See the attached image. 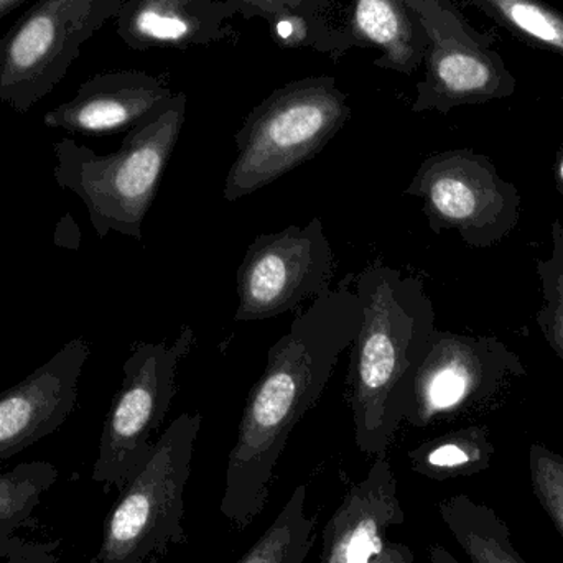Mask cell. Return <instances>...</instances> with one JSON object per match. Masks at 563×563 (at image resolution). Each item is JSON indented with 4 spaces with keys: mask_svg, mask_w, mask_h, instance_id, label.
Segmentation results:
<instances>
[{
    "mask_svg": "<svg viewBox=\"0 0 563 563\" xmlns=\"http://www.w3.org/2000/svg\"><path fill=\"white\" fill-rule=\"evenodd\" d=\"M346 282L298 311L288 333L271 347L266 369L247 396L220 505L234 528L246 529L266 508L291 430L320 400L338 360L360 331L363 308Z\"/></svg>",
    "mask_w": 563,
    "mask_h": 563,
    "instance_id": "6da1fadb",
    "label": "cell"
},
{
    "mask_svg": "<svg viewBox=\"0 0 563 563\" xmlns=\"http://www.w3.org/2000/svg\"><path fill=\"white\" fill-rule=\"evenodd\" d=\"M356 295L363 320L351 344L347 400L357 449L383 456L406 420L435 331L433 308L422 282L380 264L357 274Z\"/></svg>",
    "mask_w": 563,
    "mask_h": 563,
    "instance_id": "7a4b0ae2",
    "label": "cell"
},
{
    "mask_svg": "<svg viewBox=\"0 0 563 563\" xmlns=\"http://www.w3.org/2000/svg\"><path fill=\"white\" fill-rule=\"evenodd\" d=\"M187 104V95L177 92L162 114L125 132L112 154L98 155L69 137L53 144L56 184L85 203L101 240L114 231L142 241V224L177 147Z\"/></svg>",
    "mask_w": 563,
    "mask_h": 563,
    "instance_id": "3957f363",
    "label": "cell"
},
{
    "mask_svg": "<svg viewBox=\"0 0 563 563\" xmlns=\"http://www.w3.org/2000/svg\"><path fill=\"white\" fill-rule=\"evenodd\" d=\"M350 119V98L333 76H308L277 88L234 135L238 155L224 200L233 203L313 161Z\"/></svg>",
    "mask_w": 563,
    "mask_h": 563,
    "instance_id": "277c9868",
    "label": "cell"
},
{
    "mask_svg": "<svg viewBox=\"0 0 563 563\" xmlns=\"http://www.w3.org/2000/svg\"><path fill=\"white\" fill-rule=\"evenodd\" d=\"M201 413H180L154 443L147 462L119 493L101 548L88 563H147L168 545L185 544V489Z\"/></svg>",
    "mask_w": 563,
    "mask_h": 563,
    "instance_id": "5b68a950",
    "label": "cell"
},
{
    "mask_svg": "<svg viewBox=\"0 0 563 563\" xmlns=\"http://www.w3.org/2000/svg\"><path fill=\"white\" fill-rule=\"evenodd\" d=\"M124 0H36L0 38V104L25 114L65 78Z\"/></svg>",
    "mask_w": 563,
    "mask_h": 563,
    "instance_id": "8992f818",
    "label": "cell"
},
{
    "mask_svg": "<svg viewBox=\"0 0 563 563\" xmlns=\"http://www.w3.org/2000/svg\"><path fill=\"white\" fill-rule=\"evenodd\" d=\"M194 346L191 327L181 328L172 344H135L106 417L92 482L121 493L147 462L155 443L152 435L161 429L177 396L178 364Z\"/></svg>",
    "mask_w": 563,
    "mask_h": 563,
    "instance_id": "52a82bcc",
    "label": "cell"
},
{
    "mask_svg": "<svg viewBox=\"0 0 563 563\" xmlns=\"http://www.w3.org/2000/svg\"><path fill=\"white\" fill-rule=\"evenodd\" d=\"M429 35L426 76L417 82L413 112L440 111L479 104L511 96L515 76L493 49L495 35L479 33L450 0H406Z\"/></svg>",
    "mask_w": 563,
    "mask_h": 563,
    "instance_id": "ba28073f",
    "label": "cell"
},
{
    "mask_svg": "<svg viewBox=\"0 0 563 563\" xmlns=\"http://www.w3.org/2000/svg\"><path fill=\"white\" fill-rule=\"evenodd\" d=\"M334 254L323 223L288 227L261 234L247 247L238 269L234 321H263L295 310L301 301L330 290Z\"/></svg>",
    "mask_w": 563,
    "mask_h": 563,
    "instance_id": "9c48e42d",
    "label": "cell"
},
{
    "mask_svg": "<svg viewBox=\"0 0 563 563\" xmlns=\"http://www.w3.org/2000/svg\"><path fill=\"white\" fill-rule=\"evenodd\" d=\"M397 479L387 455L374 456L366 478L351 486L324 525L321 563H417L412 549L390 541L387 531L404 525Z\"/></svg>",
    "mask_w": 563,
    "mask_h": 563,
    "instance_id": "30bf717a",
    "label": "cell"
},
{
    "mask_svg": "<svg viewBox=\"0 0 563 563\" xmlns=\"http://www.w3.org/2000/svg\"><path fill=\"white\" fill-rule=\"evenodd\" d=\"M91 346L73 338L55 356L0 394V463L52 435L78 404L79 379Z\"/></svg>",
    "mask_w": 563,
    "mask_h": 563,
    "instance_id": "8fae6325",
    "label": "cell"
},
{
    "mask_svg": "<svg viewBox=\"0 0 563 563\" xmlns=\"http://www.w3.org/2000/svg\"><path fill=\"white\" fill-rule=\"evenodd\" d=\"M175 95L165 79L148 73H102L82 82L69 101L46 112L43 124L71 134L129 132L162 114Z\"/></svg>",
    "mask_w": 563,
    "mask_h": 563,
    "instance_id": "7c38bea8",
    "label": "cell"
},
{
    "mask_svg": "<svg viewBox=\"0 0 563 563\" xmlns=\"http://www.w3.org/2000/svg\"><path fill=\"white\" fill-rule=\"evenodd\" d=\"M234 15L233 0H124L115 32L134 52L188 49L227 38Z\"/></svg>",
    "mask_w": 563,
    "mask_h": 563,
    "instance_id": "4fadbf2b",
    "label": "cell"
},
{
    "mask_svg": "<svg viewBox=\"0 0 563 563\" xmlns=\"http://www.w3.org/2000/svg\"><path fill=\"white\" fill-rule=\"evenodd\" d=\"M353 48L379 52L374 65L412 76L426 59L429 35L406 0H353L346 29Z\"/></svg>",
    "mask_w": 563,
    "mask_h": 563,
    "instance_id": "5bb4252c",
    "label": "cell"
},
{
    "mask_svg": "<svg viewBox=\"0 0 563 563\" xmlns=\"http://www.w3.org/2000/svg\"><path fill=\"white\" fill-rule=\"evenodd\" d=\"M476 379L472 346L462 338L433 331L429 351L413 380L406 422L426 427L452 413L475 393Z\"/></svg>",
    "mask_w": 563,
    "mask_h": 563,
    "instance_id": "9a60e30c",
    "label": "cell"
},
{
    "mask_svg": "<svg viewBox=\"0 0 563 563\" xmlns=\"http://www.w3.org/2000/svg\"><path fill=\"white\" fill-rule=\"evenodd\" d=\"M478 161L466 152L433 155L407 187L406 195L422 198L433 231L475 227L483 210L482 172Z\"/></svg>",
    "mask_w": 563,
    "mask_h": 563,
    "instance_id": "2e32d148",
    "label": "cell"
},
{
    "mask_svg": "<svg viewBox=\"0 0 563 563\" xmlns=\"http://www.w3.org/2000/svg\"><path fill=\"white\" fill-rule=\"evenodd\" d=\"M439 511L472 563H526L512 545L508 525L489 506L455 495L443 499Z\"/></svg>",
    "mask_w": 563,
    "mask_h": 563,
    "instance_id": "e0dca14e",
    "label": "cell"
},
{
    "mask_svg": "<svg viewBox=\"0 0 563 563\" xmlns=\"http://www.w3.org/2000/svg\"><path fill=\"white\" fill-rule=\"evenodd\" d=\"M56 482L58 470L49 462L19 463L0 473V559L19 542V529L36 528L33 512Z\"/></svg>",
    "mask_w": 563,
    "mask_h": 563,
    "instance_id": "ac0fdd59",
    "label": "cell"
},
{
    "mask_svg": "<svg viewBox=\"0 0 563 563\" xmlns=\"http://www.w3.org/2000/svg\"><path fill=\"white\" fill-rule=\"evenodd\" d=\"M314 544V519L307 511V486L300 485L273 525L238 563H303Z\"/></svg>",
    "mask_w": 563,
    "mask_h": 563,
    "instance_id": "d6986e66",
    "label": "cell"
},
{
    "mask_svg": "<svg viewBox=\"0 0 563 563\" xmlns=\"http://www.w3.org/2000/svg\"><path fill=\"white\" fill-rule=\"evenodd\" d=\"M522 42L563 58V12L545 0H466Z\"/></svg>",
    "mask_w": 563,
    "mask_h": 563,
    "instance_id": "ffe728a7",
    "label": "cell"
},
{
    "mask_svg": "<svg viewBox=\"0 0 563 563\" xmlns=\"http://www.w3.org/2000/svg\"><path fill=\"white\" fill-rule=\"evenodd\" d=\"M489 449L476 433L459 432L410 450L412 470L435 482L473 475L488 466Z\"/></svg>",
    "mask_w": 563,
    "mask_h": 563,
    "instance_id": "44dd1931",
    "label": "cell"
},
{
    "mask_svg": "<svg viewBox=\"0 0 563 563\" xmlns=\"http://www.w3.org/2000/svg\"><path fill=\"white\" fill-rule=\"evenodd\" d=\"M269 23L274 42L285 49H313L338 59L353 48L344 30L330 29L318 15L287 12Z\"/></svg>",
    "mask_w": 563,
    "mask_h": 563,
    "instance_id": "7402d4cb",
    "label": "cell"
},
{
    "mask_svg": "<svg viewBox=\"0 0 563 563\" xmlns=\"http://www.w3.org/2000/svg\"><path fill=\"white\" fill-rule=\"evenodd\" d=\"M532 492L563 539V459L542 445L531 450Z\"/></svg>",
    "mask_w": 563,
    "mask_h": 563,
    "instance_id": "603a6c76",
    "label": "cell"
},
{
    "mask_svg": "<svg viewBox=\"0 0 563 563\" xmlns=\"http://www.w3.org/2000/svg\"><path fill=\"white\" fill-rule=\"evenodd\" d=\"M238 15L243 19H264L273 22L282 13L295 12L318 15L330 0H233Z\"/></svg>",
    "mask_w": 563,
    "mask_h": 563,
    "instance_id": "cb8c5ba5",
    "label": "cell"
},
{
    "mask_svg": "<svg viewBox=\"0 0 563 563\" xmlns=\"http://www.w3.org/2000/svg\"><path fill=\"white\" fill-rule=\"evenodd\" d=\"M59 539L45 542H29L20 538L19 542L10 549L5 563H59Z\"/></svg>",
    "mask_w": 563,
    "mask_h": 563,
    "instance_id": "d4e9b609",
    "label": "cell"
},
{
    "mask_svg": "<svg viewBox=\"0 0 563 563\" xmlns=\"http://www.w3.org/2000/svg\"><path fill=\"white\" fill-rule=\"evenodd\" d=\"M53 243L63 250L76 251L81 246V230H79L71 214H65L56 224Z\"/></svg>",
    "mask_w": 563,
    "mask_h": 563,
    "instance_id": "484cf974",
    "label": "cell"
},
{
    "mask_svg": "<svg viewBox=\"0 0 563 563\" xmlns=\"http://www.w3.org/2000/svg\"><path fill=\"white\" fill-rule=\"evenodd\" d=\"M26 0H0V20L5 19L7 15L19 9L25 3Z\"/></svg>",
    "mask_w": 563,
    "mask_h": 563,
    "instance_id": "4316f807",
    "label": "cell"
},
{
    "mask_svg": "<svg viewBox=\"0 0 563 563\" xmlns=\"http://www.w3.org/2000/svg\"><path fill=\"white\" fill-rule=\"evenodd\" d=\"M561 175H562V180H563V161H562V165H561Z\"/></svg>",
    "mask_w": 563,
    "mask_h": 563,
    "instance_id": "83f0119b",
    "label": "cell"
}]
</instances>
